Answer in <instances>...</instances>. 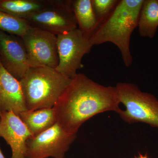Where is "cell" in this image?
<instances>
[{"label":"cell","mask_w":158,"mask_h":158,"mask_svg":"<svg viewBox=\"0 0 158 158\" xmlns=\"http://www.w3.org/2000/svg\"><path fill=\"white\" fill-rule=\"evenodd\" d=\"M116 87L105 86L77 73L54 107L57 122L66 132L76 135L82 125L94 116L108 111L119 113Z\"/></svg>","instance_id":"1"},{"label":"cell","mask_w":158,"mask_h":158,"mask_svg":"<svg viewBox=\"0 0 158 158\" xmlns=\"http://www.w3.org/2000/svg\"><path fill=\"white\" fill-rule=\"evenodd\" d=\"M144 0H121L107 18L102 22L90 38L92 46L110 42L121 53L126 67L132 65L130 50L131 38L138 27V19Z\"/></svg>","instance_id":"2"},{"label":"cell","mask_w":158,"mask_h":158,"mask_svg":"<svg viewBox=\"0 0 158 158\" xmlns=\"http://www.w3.org/2000/svg\"><path fill=\"white\" fill-rule=\"evenodd\" d=\"M71 81L54 68L30 67L19 81L27 110L53 108Z\"/></svg>","instance_id":"3"},{"label":"cell","mask_w":158,"mask_h":158,"mask_svg":"<svg viewBox=\"0 0 158 158\" xmlns=\"http://www.w3.org/2000/svg\"><path fill=\"white\" fill-rule=\"evenodd\" d=\"M115 87L119 103L125 107L118 113L124 121L143 123L158 127V100L155 97L142 92L132 83H118Z\"/></svg>","instance_id":"4"},{"label":"cell","mask_w":158,"mask_h":158,"mask_svg":"<svg viewBox=\"0 0 158 158\" xmlns=\"http://www.w3.org/2000/svg\"><path fill=\"white\" fill-rule=\"evenodd\" d=\"M57 44L59 64L55 69L72 79L77 74V70L84 67L82 59L93 46L78 28L57 36Z\"/></svg>","instance_id":"5"},{"label":"cell","mask_w":158,"mask_h":158,"mask_svg":"<svg viewBox=\"0 0 158 158\" xmlns=\"http://www.w3.org/2000/svg\"><path fill=\"white\" fill-rule=\"evenodd\" d=\"M72 0H56L47 8L28 16L31 27L58 36L78 28L72 7Z\"/></svg>","instance_id":"6"},{"label":"cell","mask_w":158,"mask_h":158,"mask_svg":"<svg viewBox=\"0 0 158 158\" xmlns=\"http://www.w3.org/2000/svg\"><path fill=\"white\" fill-rule=\"evenodd\" d=\"M77 135L66 132L58 123L27 141L26 158H64Z\"/></svg>","instance_id":"7"},{"label":"cell","mask_w":158,"mask_h":158,"mask_svg":"<svg viewBox=\"0 0 158 158\" xmlns=\"http://www.w3.org/2000/svg\"><path fill=\"white\" fill-rule=\"evenodd\" d=\"M22 39L30 67L48 66L56 68L59 64L57 36L31 27Z\"/></svg>","instance_id":"8"},{"label":"cell","mask_w":158,"mask_h":158,"mask_svg":"<svg viewBox=\"0 0 158 158\" xmlns=\"http://www.w3.org/2000/svg\"><path fill=\"white\" fill-rule=\"evenodd\" d=\"M0 62L15 78L23 77L30 67L21 37L0 30Z\"/></svg>","instance_id":"9"},{"label":"cell","mask_w":158,"mask_h":158,"mask_svg":"<svg viewBox=\"0 0 158 158\" xmlns=\"http://www.w3.org/2000/svg\"><path fill=\"white\" fill-rule=\"evenodd\" d=\"M0 117V137L11 147V158H26L27 141L33 137L30 131L12 112H3Z\"/></svg>","instance_id":"10"},{"label":"cell","mask_w":158,"mask_h":158,"mask_svg":"<svg viewBox=\"0 0 158 158\" xmlns=\"http://www.w3.org/2000/svg\"><path fill=\"white\" fill-rule=\"evenodd\" d=\"M0 110L18 116L27 110L25 100L19 80L4 68L0 62Z\"/></svg>","instance_id":"11"},{"label":"cell","mask_w":158,"mask_h":158,"mask_svg":"<svg viewBox=\"0 0 158 158\" xmlns=\"http://www.w3.org/2000/svg\"><path fill=\"white\" fill-rule=\"evenodd\" d=\"M33 137L43 132L57 123L54 108L26 110L18 115Z\"/></svg>","instance_id":"12"},{"label":"cell","mask_w":158,"mask_h":158,"mask_svg":"<svg viewBox=\"0 0 158 158\" xmlns=\"http://www.w3.org/2000/svg\"><path fill=\"white\" fill-rule=\"evenodd\" d=\"M56 0H0V11L24 19L50 7Z\"/></svg>","instance_id":"13"},{"label":"cell","mask_w":158,"mask_h":158,"mask_svg":"<svg viewBox=\"0 0 158 158\" xmlns=\"http://www.w3.org/2000/svg\"><path fill=\"white\" fill-rule=\"evenodd\" d=\"M72 7L78 28L90 39L99 25L94 11L92 0H72Z\"/></svg>","instance_id":"14"},{"label":"cell","mask_w":158,"mask_h":158,"mask_svg":"<svg viewBox=\"0 0 158 158\" xmlns=\"http://www.w3.org/2000/svg\"><path fill=\"white\" fill-rule=\"evenodd\" d=\"M138 27L141 37L149 38L155 37L158 27V0H144Z\"/></svg>","instance_id":"15"},{"label":"cell","mask_w":158,"mask_h":158,"mask_svg":"<svg viewBox=\"0 0 158 158\" xmlns=\"http://www.w3.org/2000/svg\"><path fill=\"white\" fill-rule=\"evenodd\" d=\"M31 26L23 19L0 11V30L22 37Z\"/></svg>","instance_id":"16"},{"label":"cell","mask_w":158,"mask_h":158,"mask_svg":"<svg viewBox=\"0 0 158 158\" xmlns=\"http://www.w3.org/2000/svg\"><path fill=\"white\" fill-rule=\"evenodd\" d=\"M118 2V0H92L94 11L99 25L110 15Z\"/></svg>","instance_id":"17"},{"label":"cell","mask_w":158,"mask_h":158,"mask_svg":"<svg viewBox=\"0 0 158 158\" xmlns=\"http://www.w3.org/2000/svg\"><path fill=\"white\" fill-rule=\"evenodd\" d=\"M134 158H149L147 154L142 155L141 154H139V155L135 157Z\"/></svg>","instance_id":"18"},{"label":"cell","mask_w":158,"mask_h":158,"mask_svg":"<svg viewBox=\"0 0 158 158\" xmlns=\"http://www.w3.org/2000/svg\"><path fill=\"white\" fill-rule=\"evenodd\" d=\"M0 158H6L3 152H2V150H1V147H0Z\"/></svg>","instance_id":"19"},{"label":"cell","mask_w":158,"mask_h":158,"mask_svg":"<svg viewBox=\"0 0 158 158\" xmlns=\"http://www.w3.org/2000/svg\"><path fill=\"white\" fill-rule=\"evenodd\" d=\"M2 112H1V110H0V116H1V115H2Z\"/></svg>","instance_id":"20"},{"label":"cell","mask_w":158,"mask_h":158,"mask_svg":"<svg viewBox=\"0 0 158 158\" xmlns=\"http://www.w3.org/2000/svg\"><path fill=\"white\" fill-rule=\"evenodd\" d=\"M0 124H1V117H0Z\"/></svg>","instance_id":"21"},{"label":"cell","mask_w":158,"mask_h":158,"mask_svg":"<svg viewBox=\"0 0 158 158\" xmlns=\"http://www.w3.org/2000/svg\"></svg>","instance_id":"22"}]
</instances>
